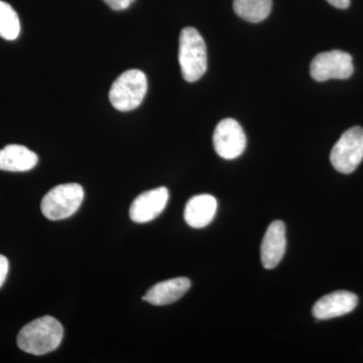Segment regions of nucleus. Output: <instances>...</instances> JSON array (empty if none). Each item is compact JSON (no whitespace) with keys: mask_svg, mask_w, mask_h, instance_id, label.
Returning a JSON list of instances; mask_svg holds the SVG:
<instances>
[{"mask_svg":"<svg viewBox=\"0 0 363 363\" xmlns=\"http://www.w3.org/2000/svg\"><path fill=\"white\" fill-rule=\"evenodd\" d=\"M64 336L62 324L54 317L45 316L26 324L18 333L20 350L33 355H44L59 347Z\"/></svg>","mask_w":363,"mask_h":363,"instance_id":"nucleus-1","label":"nucleus"},{"mask_svg":"<svg viewBox=\"0 0 363 363\" xmlns=\"http://www.w3.org/2000/svg\"><path fill=\"white\" fill-rule=\"evenodd\" d=\"M179 63L187 82L199 80L207 70V49L202 35L194 28H185L179 43Z\"/></svg>","mask_w":363,"mask_h":363,"instance_id":"nucleus-2","label":"nucleus"},{"mask_svg":"<svg viewBox=\"0 0 363 363\" xmlns=\"http://www.w3.org/2000/svg\"><path fill=\"white\" fill-rule=\"evenodd\" d=\"M147 80L143 72L131 69L114 81L109 100L117 111L126 112L138 108L147 94Z\"/></svg>","mask_w":363,"mask_h":363,"instance_id":"nucleus-3","label":"nucleus"},{"mask_svg":"<svg viewBox=\"0 0 363 363\" xmlns=\"http://www.w3.org/2000/svg\"><path fill=\"white\" fill-rule=\"evenodd\" d=\"M84 190L79 184L69 183L52 188L43 198L40 209L45 218L63 220L72 216L80 208Z\"/></svg>","mask_w":363,"mask_h":363,"instance_id":"nucleus-4","label":"nucleus"},{"mask_svg":"<svg viewBox=\"0 0 363 363\" xmlns=\"http://www.w3.org/2000/svg\"><path fill=\"white\" fill-rule=\"evenodd\" d=\"M363 160V128L354 126L346 130L331 150L330 161L336 171L351 174Z\"/></svg>","mask_w":363,"mask_h":363,"instance_id":"nucleus-5","label":"nucleus"},{"mask_svg":"<svg viewBox=\"0 0 363 363\" xmlns=\"http://www.w3.org/2000/svg\"><path fill=\"white\" fill-rule=\"evenodd\" d=\"M354 71L352 57L348 52L334 50L317 55L310 66L312 78L318 82L330 79H347Z\"/></svg>","mask_w":363,"mask_h":363,"instance_id":"nucleus-6","label":"nucleus"},{"mask_svg":"<svg viewBox=\"0 0 363 363\" xmlns=\"http://www.w3.org/2000/svg\"><path fill=\"white\" fill-rule=\"evenodd\" d=\"M213 145L215 152L222 159L234 160L245 152L247 136L238 121L223 119L215 128Z\"/></svg>","mask_w":363,"mask_h":363,"instance_id":"nucleus-7","label":"nucleus"},{"mask_svg":"<svg viewBox=\"0 0 363 363\" xmlns=\"http://www.w3.org/2000/svg\"><path fill=\"white\" fill-rule=\"evenodd\" d=\"M169 201V191L159 187L147 191L135 198L131 204V220L136 223H147L156 219L164 211Z\"/></svg>","mask_w":363,"mask_h":363,"instance_id":"nucleus-8","label":"nucleus"},{"mask_svg":"<svg viewBox=\"0 0 363 363\" xmlns=\"http://www.w3.org/2000/svg\"><path fill=\"white\" fill-rule=\"evenodd\" d=\"M358 298L347 291H337L324 296L315 303L313 315L318 320H329L350 314L357 308Z\"/></svg>","mask_w":363,"mask_h":363,"instance_id":"nucleus-9","label":"nucleus"},{"mask_svg":"<svg viewBox=\"0 0 363 363\" xmlns=\"http://www.w3.org/2000/svg\"><path fill=\"white\" fill-rule=\"evenodd\" d=\"M286 247V227L283 221H274L269 224L262 247H260V259L264 269H274L285 255Z\"/></svg>","mask_w":363,"mask_h":363,"instance_id":"nucleus-10","label":"nucleus"},{"mask_svg":"<svg viewBox=\"0 0 363 363\" xmlns=\"http://www.w3.org/2000/svg\"><path fill=\"white\" fill-rule=\"evenodd\" d=\"M217 211V200L213 196H194L186 204L184 218L189 226L203 228L211 223Z\"/></svg>","mask_w":363,"mask_h":363,"instance_id":"nucleus-11","label":"nucleus"},{"mask_svg":"<svg viewBox=\"0 0 363 363\" xmlns=\"http://www.w3.org/2000/svg\"><path fill=\"white\" fill-rule=\"evenodd\" d=\"M190 286L191 281L187 278L168 279L150 288L143 300L155 306L169 305L183 297Z\"/></svg>","mask_w":363,"mask_h":363,"instance_id":"nucleus-12","label":"nucleus"},{"mask_svg":"<svg viewBox=\"0 0 363 363\" xmlns=\"http://www.w3.org/2000/svg\"><path fill=\"white\" fill-rule=\"evenodd\" d=\"M39 162L35 152L20 145H9L0 150V169L7 172H28Z\"/></svg>","mask_w":363,"mask_h":363,"instance_id":"nucleus-13","label":"nucleus"},{"mask_svg":"<svg viewBox=\"0 0 363 363\" xmlns=\"http://www.w3.org/2000/svg\"><path fill=\"white\" fill-rule=\"evenodd\" d=\"M272 0H234L235 13L243 20L257 23L266 20L271 13Z\"/></svg>","mask_w":363,"mask_h":363,"instance_id":"nucleus-14","label":"nucleus"},{"mask_svg":"<svg viewBox=\"0 0 363 363\" xmlns=\"http://www.w3.org/2000/svg\"><path fill=\"white\" fill-rule=\"evenodd\" d=\"M21 33V21L11 4L0 0V37L7 40L18 39Z\"/></svg>","mask_w":363,"mask_h":363,"instance_id":"nucleus-15","label":"nucleus"},{"mask_svg":"<svg viewBox=\"0 0 363 363\" xmlns=\"http://www.w3.org/2000/svg\"><path fill=\"white\" fill-rule=\"evenodd\" d=\"M135 0H104L105 4H107L113 11H124L128 9L131 4H133Z\"/></svg>","mask_w":363,"mask_h":363,"instance_id":"nucleus-16","label":"nucleus"},{"mask_svg":"<svg viewBox=\"0 0 363 363\" xmlns=\"http://www.w3.org/2000/svg\"><path fill=\"white\" fill-rule=\"evenodd\" d=\"M9 259L4 255H0V288L6 281L7 274H9Z\"/></svg>","mask_w":363,"mask_h":363,"instance_id":"nucleus-17","label":"nucleus"},{"mask_svg":"<svg viewBox=\"0 0 363 363\" xmlns=\"http://www.w3.org/2000/svg\"><path fill=\"white\" fill-rule=\"evenodd\" d=\"M327 1L336 9H346L350 6V0H327Z\"/></svg>","mask_w":363,"mask_h":363,"instance_id":"nucleus-18","label":"nucleus"}]
</instances>
